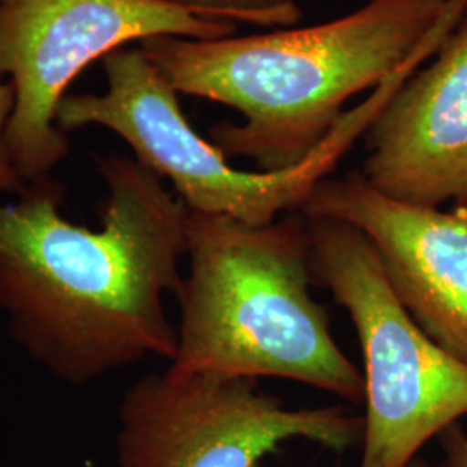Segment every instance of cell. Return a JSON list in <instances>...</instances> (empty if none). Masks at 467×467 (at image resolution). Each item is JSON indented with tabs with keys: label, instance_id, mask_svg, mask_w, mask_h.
<instances>
[{
	"label": "cell",
	"instance_id": "obj_10",
	"mask_svg": "<svg viewBox=\"0 0 467 467\" xmlns=\"http://www.w3.org/2000/svg\"><path fill=\"white\" fill-rule=\"evenodd\" d=\"M196 15L260 26H295L303 17L300 0H158Z\"/></svg>",
	"mask_w": 467,
	"mask_h": 467
},
{
	"label": "cell",
	"instance_id": "obj_5",
	"mask_svg": "<svg viewBox=\"0 0 467 467\" xmlns=\"http://www.w3.org/2000/svg\"><path fill=\"white\" fill-rule=\"evenodd\" d=\"M316 284L333 293L364 357V433L357 467H409L467 416V366L405 310L372 243L348 223L306 217Z\"/></svg>",
	"mask_w": 467,
	"mask_h": 467
},
{
	"label": "cell",
	"instance_id": "obj_2",
	"mask_svg": "<svg viewBox=\"0 0 467 467\" xmlns=\"http://www.w3.org/2000/svg\"><path fill=\"white\" fill-rule=\"evenodd\" d=\"M467 0H368L350 15L303 28L213 40L161 35L140 50L184 96L243 115L212 127L225 158L260 171L305 161L345 117V104L420 56H433Z\"/></svg>",
	"mask_w": 467,
	"mask_h": 467
},
{
	"label": "cell",
	"instance_id": "obj_12",
	"mask_svg": "<svg viewBox=\"0 0 467 467\" xmlns=\"http://www.w3.org/2000/svg\"><path fill=\"white\" fill-rule=\"evenodd\" d=\"M443 451V467H467V433L457 424L438 436Z\"/></svg>",
	"mask_w": 467,
	"mask_h": 467
},
{
	"label": "cell",
	"instance_id": "obj_8",
	"mask_svg": "<svg viewBox=\"0 0 467 467\" xmlns=\"http://www.w3.org/2000/svg\"><path fill=\"white\" fill-rule=\"evenodd\" d=\"M301 212L364 234L410 317L467 366V202L451 210L401 202L355 171L324 179Z\"/></svg>",
	"mask_w": 467,
	"mask_h": 467
},
{
	"label": "cell",
	"instance_id": "obj_1",
	"mask_svg": "<svg viewBox=\"0 0 467 467\" xmlns=\"http://www.w3.org/2000/svg\"><path fill=\"white\" fill-rule=\"evenodd\" d=\"M100 229L63 217L52 177L0 204V312L17 347L82 386L148 357L171 360L179 334L165 295L182 291L189 215L134 156L98 158Z\"/></svg>",
	"mask_w": 467,
	"mask_h": 467
},
{
	"label": "cell",
	"instance_id": "obj_4",
	"mask_svg": "<svg viewBox=\"0 0 467 467\" xmlns=\"http://www.w3.org/2000/svg\"><path fill=\"white\" fill-rule=\"evenodd\" d=\"M102 67L106 92L67 96L56 117L59 130L108 129L130 146L139 163L171 182L189 212L234 218L253 227L301 212L399 87L397 78L379 85L296 167L250 171L229 165L225 154L192 129L181 108V94L140 47L113 50Z\"/></svg>",
	"mask_w": 467,
	"mask_h": 467
},
{
	"label": "cell",
	"instance_id": "obj_3",
	"mask_svg": "<svg viewBox=\"0 0 467 467\" xmlns=\"http://www.w3.org/2000/svg\"><path fill=\"white\" fill-rule=\"evenodd\" d=\"M179 343L168 370L277 378L364 403V376L339 348L312 295V239L303 212L253 227L189 215Z\"/></svg>",
	"mask_w": 467,
	"mask_h": 467
},
{
	"label": "cell",
	"instance_id": "obj_14",
	"mask_svg": "<svg viewBox=\"0 0 467 467\" xmlns=\"http://www.w3.org/2000/svg\"><path fill=\"white\" fill-rule=\"evenodd\" d=\"M0 2H2V0H0Z\"/></svg>",
	"mask_w": 467,
	"mask_h": 467
},
{
	"label": "cell",
	"instance_id": "obj_9",
	"mask_svg": "<svg viewBox=\"0 0 467 467\" xmlns=\"http://www.w3.org/2000/svg\"><path fill=\"white\" fill-rule=\"evenodd\" d=\"M364 139L360 173L388 198L467 202V5L433 63L388 98Z\"/></svg>",
	"mask_w": 467,
	"mask_h": 467
},
{
	"label": "cell",
	"instance_id": "obj_6",
	"mask_svg": "<svg viewBox=\"0 0 467 467\" xmlns=\"http://www.w3.org/2000/svg\"><path fill=\"white\" fill-rule=\"evenodd\" d=\"M362 433L364 418L345 405L287 407L253 378L167 368L119 401L117 467H264L289 441L343 453Z\"/></svg>",
	"mask_w": 467,
	"mask_h": 467
},
{
	"label": "cell",
	"instance_id": "obj_11",
	"mask_svg": "<svg viewBox=\"0 0 467 467\" xmlns=\"http://www.w3.org/2000/svg\"><path fill=\"white\" fill-rule=\"evenodd\" d=\"M13 108H15V87L11 82L0 80V191L7 194H15L17 198L28 189L30 184L19 175L5 142V130H7Z\"/></svg>",
	"mask_w": 467,
	"mask_h": 467
},
{
	"label": "cell",
	"instance_id": "obj_13",
	"mask_svg": "<svg viewBox=\"0 0 467 467\" xmlns=\"http://www.w3.org/2000/svg\"><path fill=\"white\" fill-rule=\"evenodd\" d=\"M409 467H443V466H428V464H426V462H422V461H420V459H416V461H414V462H412V464H410V466Z\"/></svg>",
	"mask_w": 467,
	"mask_h": 467
},
{
	"label": "cell",
	"instance_id": "obj_7",
	"mask_svg": "<svg viewBox=\"0 0 467 467\" xmlns=\"http://www.w3.org/2000/svg\"><path fill=\"white\" fill-rule=\"evenodd\" d=\"M235 30L234 21L158 0H2L0 77L15 87L5 142L19 175L34 184L67 158L57 109L94 61L152 36L213 40Z\"/></svg>",
	"mask_w": 467,
	"mask_h": 467
}]
</instances>
